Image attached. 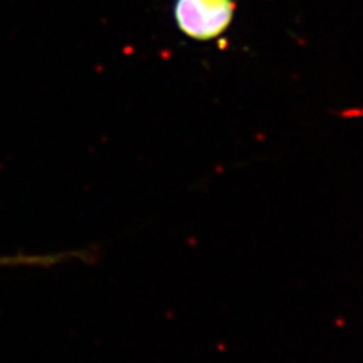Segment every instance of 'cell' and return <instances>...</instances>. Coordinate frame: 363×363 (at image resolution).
<instances>
[{
	"instance_id": "1",
	"label": "cell",
	"mask_w": 363,
	"mask_h": 363,
	"mask_svg": "<svg viewBox=\"0 0 363 363\" xmlns=\"http://www.w3.org/2000/svg\"><path fill=\"white\" fill-rule=\"evenodd\" d=\"M236 14V0H174L173 20L182 35L199 43L227 32Z\"/></svg>"
},
{
	"instance_id": "2",
	"label": "cell",
	"mask_w": 363,
	"mask_h": 363,
	"mask_svg": "<svg viewBox=\"0 0 363 363\" xmlns=\"http://www.w3.org/2000/svg\"><path fill=\"white\" fill-rule=\"evenodd\" d=\"M89 255L85 250L50 255H16V256H0V267H52L70 259H86Z\"/></svg>"
}]
</instances>
